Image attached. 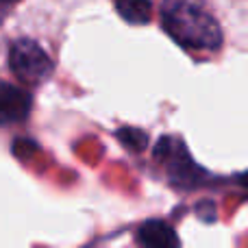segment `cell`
Instances as JSON below:
<instances>
[{"instance_id":"cell-1","label":"cell","mask_w":248,"mask_h":248,"mask_svg":"<svg viewBox=\"0 0 248 248\" xmlns=\"http://www.w3.org/2000/svg\"><path fill=\"white\" fill-rule=\"evenodd\" d=\"M161 22L172 39L189 50H216L222 31L205 0H163Z\"/></svg>"},{"instance_id":"cell-2","label":"cell","mask_w":248,"mask_h":248,"mask_svg":"<svg viewBox=\"0 0 248 248\" xmlns=\"http://www.w3.org/2000/svg\"><path fill=\"white\" fill-rule=\"evenodd\" d=\"M9 63L11 70L20 81L24 83H42L44 78L50 77L52 72V59L46 55L42 46L33 39H17L11 44V50H9Z\"/></svg>"},{"instance_id":"cell-3","label":"cell","mask_w":248,"mask_h":248,"mask_svg":"<svg viewBox=\"0 0 248 248\" xmlns=\"http://www.w3.org/2000/svg\"><path fill=\"white\" fill-rule=\"evenodd\" d=\"M155 159L166 163L168 172L172 174L174 183H179V185L194 183L198 170H201V168H196L192 163L185 144L181 140H176V137H163L157 144V148H155Z\"/></svg>"},{"instance_id":"cell-4","label":"cell","mask_w":248,"mask_h":248,"mask_svg":"<svg viewBox=\"0 0 248 248\" xmlns=\"http://www.w3.org/2000/svg\"><path fill=\"white\" fill-rule=\"evenodd\" d=\"M31 111V96L13 83L0 81V124L22 122Z\"/></svg>"},{"instance_id":"cell-5","label":"cell","mask_w":248,"mask_h":248,"mask_svg":"<svg viewBox=\"0 0 248 248\" xmlns=\"http://www.w3.org/2000/svg\"><path fill=\"white\" fill-rule=\"evenodd\" d=\"M137 242L144 248H179V235L163 220H148L137 229Z\"/></svg>"},{"instance_id":"cell-6","label":"cell","mask_w":248,"mask_h":248,"mask_svg":"<svg viewBox=\"0 0 248 248\" xmlns=\"http://www.w3.org/2000/svg\"><path fill=\"white\" fill-rule=\"evenodd\" d=\"M116 9L128 24H146L153 13L150 0H116Z\"/></svg>"},{"instance_id":"cell-7","label":"cell","mask_w":248,"mask_h":248,"mask_svg":"<svg viewBox=\"0 0 248 248\" xmlns=\"http://www.w3.org/2000/svg\"><path fill=\"white\" fill-rule=\"evenodd\" d=\"M118 137H120V140L124 141V144H128L131 146V148H141V146L146 144V135L141 131H135V128H126V131H122L118 133Z\"/></svg>"},{"instance_id":"cell-8","label":"cell","mask_w":248,"mask_h":248,"mask_svg":"<svg viewBox=\"0 0 248 248\" xmlns=\"http://www.w3.org/2000/svg\"><path fill=\"white\" fill-rule=\"evenodd\" d=\"M2 2H16V0H2Z\"/></svg>"}]
</instances>
